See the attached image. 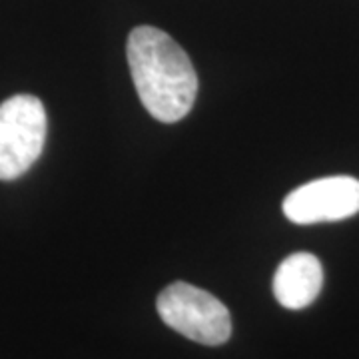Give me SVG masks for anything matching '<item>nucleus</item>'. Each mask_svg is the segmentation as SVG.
Masks as SVG:
<instances>
[{
  "instance_id": "3",
  "label": "nucleus",
  "mask_w": 359,
  "mask_h": 359,
  "mask_svg": "<svg viewBox=\"0 0 359 359\" xmlns=\"http://www.w3.org/2000/svg\"><path fill=\"white\" fill-rule=\"evenodd\" d=\"M46 110L36 96L18 94L0 104V180L26 174L46 142Z\"/></svg>"
},
{
  "instance_id": "1",
  "label": "nucleus",
  "mask_w": 359,
  "mask_h": 359,
  "mask_svg": "<svg viewBox=\"0 0 359 359\" xmlns=\"http://www.w3.org/2000/svg\"><path fill=\"white\" fill-rule=\"evenodd\" d=\"M126 52L136 92L152 118L174 124L190 114L198 74L176 40L154 26H138L130 32Z\"/></svg>"
},
{
  "instance_id": "4",
  "label": "nucleus",
  "mask_w": 359,
  "mask_h": 359,
  "mask_svg": "<svg viewBox=\"0 0 359 359\" xmlns=\"http://www.w3.org/2000/svg\"><path fill=\"white\" fill-rule=\"evenodd\" d=\"M359 212V180L327 176L311 180L290 192L283 200L285 218L299 226L339 222Z\"/></svg>"
},
{
  "instance_id": "5",
  "label": "nucleus",
  "mask_w": 359,
  "mask_h": 359,
  "mask_svg": "<svg viewBox=\"0 0 359 359\" xmlns=\"http://www.w3.org/2000/svg\"><path fill=\"white\" fill-rule=\"evenodd\" d=\"M321 285V262L308 252H297L285 257L273 276V295L287 309L308 308L320 295Z\"/></svg>"
},
{
  "instance_id": "2",
  "label": "nucleus",
  "mask_w": 359,
  "mask_h": 359,
  "mask_svg": "<svg viewBox=\"0 0 359 359\" xmlns=\"http://www.w3.org/2000/svg\"><path fill=\"white\" fill-rule=\"evenodd\" d=\"M156 308L174 332L202 346H222L231 335V316L216 295L192 283L176 282L164 287Z\"/></svg>"
}]
</instances>
